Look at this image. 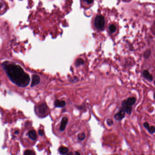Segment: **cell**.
I'll use <instances>...</instances> for the list:
<instances>
[{
    "label": "cell",
    "mask_w": 155,
    "mask_h": 155,
    "mask_svg": "<svg viewBox=\"0 0 155 155\" xmlns=\"http://www.w3.org/2000/svg\"><path fill=\"white\" fill-rule=\"evenodd\" d=\"M3 68L11 81L16 85L25 87L29 84L30 77L20 66L12 64H4Z\"/></svg>",
    "instance_id": "6da1fadb"
},
{
    "label": "cell",
    "mask_w": 155,
    "mask_h": 155,
    "mask_svg": "<svg viewBox=\"0 0 155 155\" xmlns=\"http://www.w3.org/2000/svg\"><path fill=\"white\" fill-rule=\"evenodd\" d=\"M106 21L105 16L101 14L95 15L92 21L93 29L97 32L103 31L106 27Z\"/></svg>",
    "instance_id": "7a4b0ae2"
},
{
    "label": "cell",
    "mask_w": 155,
    "mask_h": 155,
    "mask_svg": "<svg viewBox=\"0 0 155 155\" xmlns=\"http://www.w3.org/2000/svg\"><path fill=\"white\" fill-rule=\"evenodd\" d=\"M119 31V27L117 24L116 22H111L108 25L107 32L109 35L112 37H114L116 35Z\"/></svg>",
    "instance_id": "3957f363"
},
{
    "label": "cell",
    "mask_w": 155,
    "mask_h": 155,
    "mask_svg": "<svg viewBox=\"0 0 155 155\" xmlns=\"http://www.w3.org/2000/svg\"><path fill=\"white\" fill-rule=\"evenodd\" d=\"M81 7L87 9L92 7L94 4V0H80Z\"/></svg>",
    "instance_id": "277c9868"
},
{
    "label": "cell",
    "mask_w": 155,
    "mask_h": 155,
    "mask_svg": "<svg viewBox=\"0 0 155 155\" xmlns=\"http://www.w3.org/2000/svg\"><path fill=\"white\" fill-rule=\"evenodd\" d=\"M37 111L38 113L41 115H45L47 111V106L45 104L42 103L40 104L37 106Z\"/></svg>",
    "instance_id": "5b68a950"
},
{
    "label": "cell",
    "mask_w": 155,
    "mask_h": 155,
    "mask_svg": "<svg viewBox=\"0 0 155 155\" xmlns=\"http://www.w3.org/2000/svg\"><path fill=\"white\" fill-rule=\"evenodd\" d=\"M125 114L126 113L125 112L123 109L121 108L119 112L114 115V118L117 121H120L125 117Z\"/></svg>",
    "instance_id": "8992f818"
},
{
    "label": "cell",
    "mask_w": 155,
    "mask_h": 155,
    "mask_svg": "<svg viewBox=\"0 0 155 155\" xmlns=\"http://www.w3.org/2000/svg\"><path fill=\"white\" fill-rule=\"evenodd\" d=\"M122 108L123 109L125 112L127 113L128 115H130L131 114L132 111V106H130L129 105H127L126 102L124 100L122 102Z\"/></svg>",
    "instance_id": "52a82bcc"
},
{
    "label": "cell",
    "mask_w": 155,
    "mask_h": 155,
    "mask_svg": "<svg viewBox=\"0 0 155 155\" xmlns=\"http://www.w3.org/2000/svg\"><path fill=\"white\" fill-rule=\"evenodd\" d=\"M68 123V118L66 117H63L62 119L60 127V131L61 132H63L65 129L66 126Z\"/></svg>",
    "instance_id": "ba28073f"
},
{
    "label": "cell",
    "mask_w": 155,
    "mask_h": 155,
    "mask_svg": "<svg viewBox=\"0 0 155 155\" xmlns=\"http://www.w3.org/2000/svg\"><path fill=\"white\" fill-rule=\"evenodd\" d=\"M142 76L143 78L150 82H152L153 80V76H152L149 71L147 70H144L142 72Z\"/></svg>",
    "instance_id": "9c48e42d"
},
{
    "label": "cell",
    "mask_w": 155,
    "mask_h": 155,
    "mask_svg": "<svg viewBox=\"0 0 155 155\" xmlns=\"http://www.w3.org/2000/svg\"><path fill=\"white\" fill-rule=\"evenodd\" d=\"M40 82V78L37 75H33L32 76L31 86L33 87L38 85Z\"/></svg>",
    "instance_id": "30bf717a"
},
{
    "label": "cell",
    "mask_w": 155,
    "mask_h": 155,
    "mask_svg": "<svg viewBox=\"0 0 155 155\" xmlns=\"http://www.w3.org/2000/svg\"><path fill=\"white\" fill-rule=\"evenodd\" d=\"M144 127L146 129H147V131L150 133L151 134H153L155 132V128L154 126L150 127L149 124L147 122H144L143 123Z\"/></svg>",
    "instance_id": "8fae6325"
},
{
    "label": "cell",
    "mask_w": 155,
    "mask_h": 155,
    "mask_svg": "<svg viewBox=\"0 0 155 155\" xmlns=\"http://www.w3.org/2000/svg\"><path fill=\"white\" fill-rule=\"evenodd\" d=\"M66 105V101H60L59 100H56L55 101L54 105L56 107L63 108Z\"/></svg>",
    "instance_id": "7c38bea8"
},
{
    "label": "cell",
    "mask_w": 155,
    "mask_h": 155,
    "mask_svg": "<svg viewBox=\"0 0 155 155\" xmlns=\"http://www.w3.org/2000/svg\"><path fill=\"white\" fill-rule=\"evenodd\" d=\"M125 102L127 105L130 106H132L136 103V97H129L127 100H125Z\"/></svg>",
    "instance_id": "4fadbf2b"
},
{
    "label": "cell",
    "mask_w": 155,
    "mask_h": 155,
    "mask_svg": "<svg viewBox=\"0 0 155 155\" xmlns=\"http://www.w3.org/2000/svg\"><path fill=\"white\" fill-rule=\"evenodd\" d=\"M69 150L68 148L66 147L62 146V147H61L59 148V152L62 155H65V154H67L68 153Z\"/></svg>",
    "instance_id": "5bb4252c"
},
{
    "label": "cell",
    "mask_w": 155,
    "mask_h": 155,
    "mask_svg": "<svg viewBox=\"0 0 155 155\" xmlns=\"http://www.w3.org/2000/svg\"><path fill=\"white\" fill-rule=\"evenodd\" d=\"M85 64L84 60L82 58H78L76 60L75 62V66L78 67L80 66L83 65Z\"/></svg>",
    "instance_id": "9a60e30c"
},
{
    "label": "cell",
    "mask_w": 155,
    "mask_h": 155,
    "mask_svg": "<svg viewBox=\"0 0 155 155\" xmlns=\"http://www.w3.org/2000/svg\"><path fill=\"white\" fill-rule=\"evenodd\" d=\"M28 136L32 140H35L36 139V132L34 130H31L28 133Z\"/></svg>",
    "instance_id": "2e32d148"
},
{
    "label": "cell",
    "mask_w": 155,
    "mask_h": 155,
    "mask_svg": "<svg viewBox=\"0 0 155 155\" xmlns=\"http://www.w3.org/2000/svg\"><path fill=\"white\" fill-rule=\"evenodd\" d=\"M85 133L82 132L79 133L78 136V139L80 141H82L85 139Z\"/></svg>",
    "instance_id": "e0dca14e"
},
{
    "label": "cell",
    "mask_w": 155,
    "mask_h": 155,
    "mask_svg": "<svg viewBox=\"0 0 155 155\" xmlns=\"http://www.w3.org/2000/svg\"><path fill=\"white\" fill-rule=\"evenodd\" d=\"M35 153L34 151H32L30 150H27L25 151L24 155H35Z\"/></svg>",
    "instance_id": "ac0fdd59"
},
{
    "label": "cell",
    "mask_w": 155,
    "mask_h": 155,
    "mask_svg": "<svg viewBox=\"0 0 155 155\" xmlns=\"http://www.w3.org/2000/svg\"><path fill=\"white\" fill-rule=\"evenodd\" d=\"M106 123L108 126H112L113 125V121L111 119H108L106 120Z\"/></svg>",
    "instance_id": "d6986e66"
},
{
    "label": "cell",
    "mask_w": 155,
    "mask_h": 155,
    "mask_svg": "<svg viewBox=\"0 0 155 155\" xmlns=\"http://www.w3.org/2000/svg\"><path fill=\"white\" fill-rule=\"evenodd\" d=\"M78 80H79V79H78V77H74L73 78L71 79V80H70V81L71 82H72V83H75L76 82H78Z\"/></svg>",
    "instance_id": "ffe728a7"
},
{
    "label": "cell",
    "mask_w": 155,
    "mask_h": 155,
    "mask_svg": "<svg viewBox=\"0 0 155 155\" xmlns=\"http://www.w3.org/2000/svg\"><path fill=\"white\" fill-rule=\"evenodd\" d=\"M38 133H39V135L41 136H43L44 135V132L42 130H39Z\"/></svg>",
    "instance_id": "44dd1931"
},
{
    "label": "cell",
    "mask_w": 155,
    "mask_h": 155,
    "mask_svg": "<svg viewBox=\"0 0 155 155\" xmlns=\"http://www.w3.org/2000/svg\"><path fill=\"white\" fill-rule=\"evenodd\" d=\"M123 2H129V1H130L131 0H120Z\"/></svg>",
    "instance_id": "7402d4cb"
},
{
    "label": "cell",
    "mask_w": 155,
    "mask_h": 155,
    "mask_svg": "<svg viewBox=\"0 0 155 155\" xmlns=\"http://www.w3.org/2000/svg\"><path fill=\"white\" fill-rule=\"evenodd\" d=\"M75 154H76V155H77V154H78V155H80V153H79L78 151H75Z\"/></svg>",
    "instance_id": "603a6c76"
},
{
    "label": "cell",
    "mask_w": 155,
    "mask_h": 155,
    "mask_svg": "<svg viewBox=\"0 0 155 155\" xmlns=\"http://www.w3.org/2000/svg\"><path fill=\"white\" fill-rule=\"evenodd\" d=\"M19 131H16V132H15V133L16 134H18L19 133Z\"/></svg>",
    "instance_id": "cb8c5ba5"
},
{
    "label": "cell",
    "mask_w": 155,
    "mask_h": 155,
    "mask_svg": "<svg viewBox=\"0 0 155 155\" xmlns=\"http://www.w3.org/2000/svg\"><path fill=\"white\" fill-rule=\"evenodd\" d=\"M2 7V5L0 3V9Z\"/></svg>",
    "instance_id": "d4e9b609"
}]
</instances>
